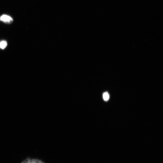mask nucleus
<instances>
[{
    "mask_svg": "<svg viewBox=\"0 0 163 163\" xmlns=\"http://www.w3.org/2000/svg\"><path fill=\"white\" fill-rule=\"evenodd\" d=\"M103 98L105 101H107L109 98V96L107 92H105L103 94Z\"/></svg>",
    "mask_w": 163,
    "mask_h": 163,
    "instance_id": "20e7f679",
    "label": "nucleus"
},
{
    "mask_svg": "<svg viewBox=\"0 0 163 163\" xmlns=\"http://www.w3.org/2000/svg\"><path fill=\"white\" fill-rule=\"evenodd\" d=\"M7 46V43L6 41H2L0 42V48L5 49Z\"/></svg>",
    "mask_w": 163,
    "mask_h": 163,
    "instance_id": "7ed1b4c3",
    "label": "nucleus"
},
{
    "mask_svg": "<svg viewBox=\"0 0 163 163\" xmlns=\"http://www.w3.org/2000/svg\"><path fill=\"white\" fill-rule=\"evenodd\" d=\"M0 21L5 23L10 24L12 23L13 19L9 16L3 15L0 17Z\"/></svg>",
    "mask_w": 163,
    "mask_h": 163,
    "instance_id": "f257e3e1",
    "label": "nucleus"
},
{
    "mask_svg": "<svg viewBox=\"0 0 163 163\" xmlns=\"http://www.w3.org/2000/svg\"><path fill=\"white\" fill-rule=\"evenodd\" d=\"M22 163H45L38 159L28 158L24 161Z\"/></svg>",
    "mask_w": 163,
    "mask_h": 163,
    "instance_id": "f03ea898",
    "label": "nucleus"
}]
</instances>
